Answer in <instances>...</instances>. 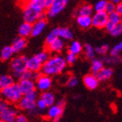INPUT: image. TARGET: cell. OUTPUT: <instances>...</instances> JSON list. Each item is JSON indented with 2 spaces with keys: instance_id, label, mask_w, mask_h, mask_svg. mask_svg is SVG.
Here are the masks:
<instances>
[{
  "instance_id": "obj_27",
  "label": "cell",
  "mask_w": 122,
  "mask_h": 122,
  "mask_svg": "<svg viewBox=\"0 0 122 122\" xmlns=\"http://www.w3.org/2000/svg\"><path fill=\"white\" fill-rule=\"evenodd\" d=\"M84 46L79 43V41H73L71 42V44L69 45L68 47V51L72 52L73 54H76V55H79L83 51Z\"/></svg>"
},
{
  "instance_id": "obj_34",
  "label": "cell",
  "mask_w": 122,
  "mask_h": 122,
  "mask_svg": "<svg viewBox=\"0 0 122 122\" xmlns=\"http://www.w3.org/2000/svg\"><path fill=\"white\" fill-rule=\"evenodd\" d=\"M110 34L114 37H118L122 34V24L121 23H118L114 26V27L112 29V31L110 32Z\"/></svg>"
},
{
  "instance_id": "obj_14",
  "label": "cell",
  "mask_w": 122,
  "mask_h": 122,
  "mask_svg": "<svg viewBox=\"0 0 122 122\" xmlns=\"http://www.w3.org/2000/svg\"><path fill=\"white\" fill-rule=\"evenodd\" d=\"M64 40L61 38H58V39H56L54 42H52L51 44H50L49 45L46 46V50L49 51L51 53H58L61 52L64 49Z\"/></svg>"
},
{
  "instance_id": "obj_36",
  "label": "cell",
  "mask_w": 122,
  "mask_h": 122,
  "mask_svg": "<svg viewBox=\"0 0 122 122\" xmlns=\"http://www.w3.org/2000/svg\"><path fill=\"white\" fill-rule=\"evenodd\" d=\"M78 83H79V80H78L77 78H76L75 76L72 75L67 79V82H66V86H67V87L73 88V87H75L78 85Z\"/></svg>"
},
{
  "instance_id": "obj_42",
  "label": "cell",
  "mask_w": 122,
  "mask_h": 122,
  "mask_svg": "<svg viewBox=\"0 0 122 122\" xmlns=\"http://www.w3.org/2000/svg\"><path fill=\"white\" fill-rule=\"evenodd\" d=\"M116 24H114V22H112V21H110V20H108V22H107V24H106L105 27H104V29H105L107 32H108V33H110L111 31H112V29L114 27V26H115Z\"/></svg>"
},
{
  "instance_id": "obj_1",
  "label": "cell",
  "mask_w": 122,
  "mask_h": 122,
  "mask_svg": "<svg viewBox=\"0 0 122 122\" xmlns=\"http://www.w3.org/2000/svg\"><path fill=\"white\" fill-rule=\"evenodd\" d=\"M66 58L61 55H55L51 56L43 64L41 73L50 76H56L61 74L67 67Z\"/></svg>"
},
{
  "instance_id": "obj_25",
  "label": "cell",
  "mask_w": 122,
  "mask_h": 122,
  "mask_svg": "<svg viewBox=\"0 0 122 122\" xmlns=\"http://www.w3.org/2000/svg\"><path fill=\"white\" fill-rule=\"evenodd\" d=\"M39 97H41L45 102H46L48 107H50V106L56 103L55 95H54L53 93H51V92H48V91H47V92H42V94H41V96Z\"/></svg>"
},
{
  "instance_id": "obj_8",
  "label": "cell",
  "mask_w": 122,
  "mask_h": 122,
  "mask_svg": "<svg viewBox=\"0 0 122 122\" xmlns=\"http://www.w3.org/2000/svg\"><path fill=\"white\" fill-rule=\"evenodd\" d=\"M63 109H64L63 107L58 105V104H56V103L48 107V109H47V111H46L47 119L53 120V121L59 120L63 114Z\"/></svg>"
},
{
  "instance_id": "obj_13",
  "label": "cell",
  "mask_w": 122,
  "mask_h": 122,
  "mask_svg": "<svg viewBox=\"0 0 122 122\" xmlns=\"http://www.w3.org/2000/svg\"><path fill=\"white\" fill-rule=\"evenodd\" d=\"M44 63L39 60V58L37 56L28 58L27 61V69L33 72H41L42 67Z\"/></svg>"
},
{
  "instance_id": "obj_49",
  "label": "cell",
  "mask_w": 122,
  "mask_h": 122,
  "mask_svg": "<svg viewBox=\"0 0 122 122\" xmlns=\"http://www.w3.org/2000/svg\"><path fill=\"white\" fill-rule=\"evenodd\" d=\"M120 23L122 24V16H121V18H120Z\"/></svg>"
},
{
  "instance_id": "obj_50",
  "label": "cell",
  "mask_w": 122,
  "mask_h": 122,
  "mask_svg": "<svg viewBox=\"0 0 122 122\" xmlns=\"http://www.w3.org/2000/svg\"><path fill=\"white\" fill-rule=\"evenodd\" d=\"M120 76H121V78H122V73H121V75H120Z\"/></svg>"
},
{
  "instance_id": "obj_9",
  "label": "cell",
  "mask_w": 122,
  "mask_h": 122,
  "mask_svg": "<svg viewBox=\"0 0 122 122\" xmlns=\"http://www.w3.org/2000/svg\"><path fill=\"white\" fill-rule=\"evenodd\" d=\"M17 114V110L10 105L6 108L0 110V120L2 122H14Z\"/></svg>"
},
{
  "instance_id": "obj_46",
  "label": "cell",
  "mask_w": 122,
  "mask_h": 122,
  "mask_svg": "<svg viewBox=\"0 0 122 122\" xmlns=\"http://www.w3.org/2000/svg\"><path fill=\"white\" fill-rule=\"evenodd\" d=\"M56 104H58V105L61 106V107H63V108H64V106H65V101H64L63 99L59 100V101L56 102Z\"/></svg>"
},
{
  "instance_id": "obj_20",
  "label": "cell",
  "mask_w": 122,
  "mask_h": 122,
  "mask_svg": "<svg viewBox=\"0 0 122 122\" xmlns=\"http://www.w3.org/2000/svg\"><path fill=\"white\" fill-rule=\"evenodd\" d=\"M15 54V51L13 50L12 45L4 46L1 51V60L4 61L11 60L13 58V56Z\"/></svg>"
},
{
  "instance_id": "obj_22",
  "label": "cell",
  "mask_w": 122,
  "mask_h": 122,
  "mask_svg": "<svg viewBox=\"0 0 122 122\" xmlns=\"http://www.w3.org/2000/svg\"><path fill=\"white\" fill-rule=\"evenodd\" d=\"M58 35L59 38L62 39L63 40H71L73 38V33L71 29L66 26L58 27Z\"/></svg>"
},
{
  "instance_id": "obj_43",
  "label": "cell",
  "mask_w": 122,
  "mask_h": 122,
  "mask_svg": "<svg viewBox=\"0 0 122 122\" xmlns=\"http://www.w3.org/2000/svg\"><path fill=\"white\" fill-rule=\"evenodd\" d=\"M15 121H17V122H26L27 121V118H26L25 115H23V114H17L16 119H15Z\"/></svg>"
},
{
  "instance_id": "obj_44",
  "label": "cell",
  "mask_w": 122,
  "mask_h": 122,
  "mask_svg": "<svg viewBox=\"0 0 122 122\" xmlns=\"http://www.w3.org/2000/svg\"><path fill=\"white\" fill-rule=\"evenodd\" d=\"M55 0H44V3H45V5L46 7V10L47 9H49L50 7L52 5V4L54 3Z\"/></svg>"
},
{
  "instance_id": "obj_10",
  "label": "cell",
  "mask_w": 122,
  "mask_h": 122,
  "mask_svg": "<svg viewBox=\"0 0 122 122\" xmlns=\"http://www.w3.org/2000/svg\"><path fill=\"white\" fill-rule=\"evenodd\" d=\"M20 89L23 95H26L28 92H33L36 89V84L33 79H20L18 82Z\"/></svg>"
},
{
  "instance_id": "obj_45",
  "label": "cell",
  "mask_w": 122,
  "mask_h": 122,
  "mask_svg": "<svg viewBox=\"0 0 122 122\" xmlns=\"http://www.w3.org/2000/svg\"><path fill=\"white\" fill-rule=\"evenodd\" d=\"M115 11H117V12H118L119 14L122 16V2L116 5V10Z\"/></svg>"
},
{
  "instance_id": "obj_47",
  "label": "cell",
  "mask_w": 122,
  "mask_h": 122,
  "mask_svg": "<svg viewBox=\"0 0 122 122\" xmlns=\"http://www.w3.org/2000/svg\"><path fill=\"white\" fill-rule=\"evenodd\" d=\"M111 1H112L114 4H115L116 5H117L118 4H120V3L122 2V0H111Z\"/></svg>"
},
{
  "instance_id": "obj_3",
  "label": "cell",
  "mask_w": 122,
  "mask_h": 122,
  "mask_svg": "<svg viewBox=\"0 0 122 122\" xmlns=\"http://www.w3.org/2000/svg\"><path fill=\"white\" fill-rule=\"evenodd\" d=\"M1 95H2L3 99L6 100L10 104H17L24 96L20 91L19 84L15 82L11 86L1 89Z\"/></svg>"
},
{
  "instance_id": "obj_23",
  "label": "cell",
  "mask_w": 122,
  "mask_h": 122,
  "mask_svg": "<svg viewBox=\"0 0 122 122\" xmlns=\"http://www.w3.org/2000/svg\"><path fill=\"white\" fill-rule=\"evenodd\" d=\"M102 60H103L104 63H107L108 65L109 66H114V65H118L120 63L122 62V57L120 55L118 56H104L102 57Z\"/></svg>"
},
{
  "instance_id": "obj_35",
  "label": "cell",
  "mask_w": 122,
  "mask_h": 122,
  "mask_svg": "<svg viewBox=\"0 0 122 122\" xmlns=\"http://www.w3.org/2000/svg\"><path fill=\"white\" fill-rule=\"evenodd\" d=\"M36 56L39 57V60H40L43 63H45V61L51 57V56H50V51H47V50L46 51H41V52L38 53Z\"/></svg>"
},
{
  "instance_id": "obj_2",
  "label": "cell",
  "mask_w": 122,
  "mask_h": 122,
  "mask_svg": "<svg viewBox=\"0 0 122 122\" xmlns=\"http://www.w3.org/2000/svg\"><path fill=\"white\" fill-rule=\"evenodd\" d=\"M46 10L44 0L42 1H26L23 7V20L26 22L33 23L39 20L40 14Z\"/></svg>"
},
{
  "instance_id": "obj_48",
  "label": "cell",
  "mask_w": 122,
  "mask_h": 122,
  "mask_svg": "<svg viewBox=\"0 0 122 122\" xmlns=\"http://www.w3.org/2000/svg\"><path fill=\"white\" fill-rule=\"evenodd\" d=\"M26 1H33V2H35V1H42V0H26Z\"/></svg>"
},
{
  "instance_id": "obj_16",
  "label": "cell",
  "mask_w": 122,
  "mask_h": 122,
  "mask_svg": "<svg viewBox=\"0 0 122 122\" xmlns=\"http://www.w3.org/2000/svg\"><path fill=\"white\" fill-rule=\"evenodd\" d=\"M47 26L46 20H38L33 24V32H32V36L38 37L43 33Z\"/></svg>"
},
{
  "instance_id": "obj_40",
  "label": "cell",
  "mask_w": 122,
  "mask_h": 122,
  "mask_svg": "<svg viewBox=\"0 0 122 122\" xmlns=\"http://www.w3.org/2000/svg\"><path fill=\"white\" fill-rule=\"evenodd\" d=\"M116 10V4H114L112 1H109L108 2V4H107V7H106V12L108 14H110V13L114 12Z\"/></svg>"
},
{
  "instance_id": "obj_17",
  "label": "cell",
  "mask_w": 122,
  "mask_h": 122,
  "mask_svg": "<svg viewBox=\"0 0 122 122\" xmlns=\"http://www.w3.org/2000/svg\"><path fill=\"white\" fill-rule=\"evenodd\" d=\"M32 32H33V24H31V23L24 21L19 26V36H21L23 38H28V37L32 36Z\"/></svg>"
},
{
  "instance_id": "obj_11",
  "label": "cell",
  "mask_w": 122,
  "mask_h": 122,
  "mask_svg": "<svg viewBox=\"0 0 122 122\" xmlns=\"http://www.w3.org/2000/svg\"><path fill=\"white\" fill-rule=\"evenodd\" d=\"M17 107L21 110H25V111L30 112V111H32V110L36 108V107H37L36 101L31 100L26 97L23 96L22 98H21L18 102V103H17Z\"/></svg>"
},
{
  "instance_id": "obj_12",
  "label": "cell",
  "mask_w": 122,
  "mask_h": 122,
  "mask_svg": "<svg viewBox=\"0 0 122 122\" xmlns=\"http://www.w3.org/2000/svg\"><path fill=\"white\" fill-rule=\"evenodd\" d=\"M83 82L85 86L89 90L97 89L99 85V79H97L96 74L92 73L91 74H87L85 76L83 79Z\"/></svg>"
},
{
  "instance_id": "obj_5",
  "label": "cell",
  "mask_w": 122,
  "mask_h": 122,
  "mask_svg": "<svg viewBox=\"0 0 122 122\" xmlns=\"http://www.w3.org/2000/svg\"><path fill=\"white\" fill-rule=\"evenodd\" d=\"M68 1L69 0H55L52 5L46 10L47 16L49 18L56 16L57 15H59L65 9L67 4H68Z\"/></svg>"
},
{
  "instance_id": "obj_38",
  "label": "cell",
  "mask_w": 122,
  "mask_h": 122,
  "mask_svg": "<svg viewBox=\"0 0 122 122\" xmlns=\"http://www.w3.org/2000/svg\"><path fill=\"white\" fill-rule=\"evenodd\" d=\"M36 105H37V108H38L40 112H42V111H45V110L48 108V106H47L46 102H45L41 97H39V99L36 101Z\"/></svg>"
},
{
  "instance_id": "obj_24",
  "label": "cell",
  "mask_w": 122,
  "mask_h": 122,
  "mask_svg": "<svg viewBox=\"0 0 122 122\" xmlns=\"http://www.w3.org/2000/svg\"><path fill=\"white\" fill-rule=\"evenodd\" d=\"M15 83V78L13 75L9 74H3L0 77V88L3 89L4 87H7L9 86H11Z\"/></svg>"
},
{
  "instance_id": "obj_28",
  "label": "cell",
  "mask_w": 122,
  "mask_h": 122,
  "mask_svg": "<svg viewBox=\"0 0 122 122\" xmlns=\"http://www.w3.org/2000/svg\"><path fill=\"white\" fill-rule=\"evenodd\" d=\"M84 54H85V56L87 58V59L92 60L95 58V55H96V49H94L93 47L92 46L89 44H86L84 45Z\"/></svg>"
},
{
  "instance_id": "obj_41",
  "label": "cell",
  "mask_w": 122,
  "mask_h": 122,
  "mask_svg": "<svg viewBox=\"0 0 122 122\" xmlns=\"http://www.w3.org/2000/svg\"><path fill=\"white\" fill-rule=\"evenodd\" d=\"M25 97H26L27 98H29V99L31 100H33V101H37V100L39 99V97H38V92H37L36 90H34V91H33V92H28L27 94H26V95H24Z\"/></svg>"
},
{
  "instance_id": "obj_29",
  "label": "cell",
  "mask_w": 122,
  "mask_h": 122,
  "mask_svg": "<svg viewBox=\"0 0 122 122\" xmlns=\"http://www.w3.org/2000/svg\"><path fill=\"white\" fill-rule=\"evenodd\" d=\"M58 38H59V35H58V27H56V28H54L53 30H51L46 36V38H45V46L49 45L50 44L54 42Z\"/></svg>"
},
{
  "instance_id": "obj_26",
  "label": "cell",
  "mask_w": 122,
  "mask_h": 122,
  "mask_svg": "<svg viewBox=\"0 0 122 122\" xmlns=\"http://www.w3.org/2000/svg\"><path fill=\"white\" fill-rule=\"evenodd\" d=\"M94 8L88 4H84L78 9L77 15H92Z\"/></svg>"
},
{
  "instance_id": "obj_31",
  "label": "cell",
  "mask_w": 122,
  "mask_h": 122,
  "mask_svg": "<svg viewBox=\"0 0 122 122\" xmlns=\"http://www.w3.org/2000/svg\"><path fill=\"white\" fill-rule=\"evenodd\" d=\"M108 51H109V46L108 45H106V44H103V45L97 46L96 48L97 54H98L99 56H102L107 55Z\"/></svg>"
},
{
  "instance_id": "obj_7",
  "label": "cell",
  "mask_w": 122,
  "mask_h": 122,
  "mask_svg": "<svg viewBox=\"0 0 122 122\" xmlns=\"http://www.w3.org/2000/svg\"><path fill=\"white\" fill-rule=\"evenodd\" d=\"M92 26L98 29H102L105 27L108 20V14L106 11L95 12L92 15Z\"/></svg>"
},
{
  "instance_id": "obj_6",
  "label": "cell",
  "mask_w": 122,
  "mask_h": 122,
  "mask_svg": "<svg viewBox=\"0 0 122 122\" xmlns=\"http://www.w3.org/2000/svg\"><path fill=\"white\" fill-rule=\"evenodd\" d=\"M35 84H36V89L38 91L41 92H47L51 89V86H52L51 76L41 73L39 77L35 80Z\"/></svg>"
},
{
  "instance_id": "obj_21",
  "label": "cell",
  "mask_w": 122,
  "mask_h": 122,
  "mask_svg": "<svg viewBox=\"0 0 122 122\" xmlns=\"http://www.w3.org/2000/svg\"><path fill=\"white\" fill-rule=\"evenodd\" d=\"M104 67V61L103 60L97 59V58H94L92 60L91 63V71L94 74H97L99 71L102 69Z\"/></svg>"
},
{
  "instance_id": "obj_19",
  "label": "cell",
  "mask_w": 122,
  "mask_h": 122,
  "mask_svg": "<svg viewBox=\"0 0 122 122\" xmlns=\"http://www.w3.org/2000/svg\"><path fill=\"white\" fill-rule=\"evenodd\" d=\"M76 21L78 25L84 29L89 28L92 26V15H77Z\"/></svg>"
},
{
  "instance_id": "obj_18",
  "label": "cell",
  "mask_w": 122,
  "mask_h": 122,
  "mask_svg": "<svg viewBox=\"0 0 122 122\" xmlns=\"http://www.w3.org/2000/svg\"><path fill=\"white\" fill-rule=\"evenodd\" d=\"M114 74V70L109 67H104L101 71H99L96 75L97 79H99V81H107Z\"/></svg>"
},
{
  "instance_id": "obj_37",
  "label": "cell",
  "mask_w": 122,
  "mask_h": 122,
  "mask_svg": "<svg viewBox=\"0 0 122 122\" xmlns=\"http://www.w3.org/2000/svg\"><path fill=\"white\" fill-rule=\"evenodd\" d=\"M77 56L78 55H76V54H73V53L68 51V53H67L65 57L67 64H68V65H73V63L76 61V60H77Z\"/></svg>"
},
{
  "instance_id": "obj_32",
  "label": "cell",
  "mask_w": 122,
  "mask_h": 122,
  "mask_svg": "<svg viewBox=\"0 0 122 122\" xmlns=\"http://www.w3.org/2000/svg\"><path fill=\"white\" fill-rule=\"evenodd\" d=\"M120 18H121V15L119 14L117 11H114L108 14V20L114 22V24H118L120 22Z\"/></svg>"
},
{
  "instance_id": "obj_30",
  "label": "cell",
  "mask_w": 122,
  "mask_h": 122,
  "mask_svg": "<svg viewBox=\"0 0 122 122\" xmlns=\"http://www.w3.org/2000/svg\"><path fill=\"white\" fill-rule=\"evenodd\" d=\"M108 4V1L107 0H99L96 3V4L94 5V10L95 12H99V11H105L106 7Z\"/></svg>"
},
{
  "instance_id": "obj_33",
  "label": "cell",
  "mask_w": 122,
  "mask_h": 122,
  "mask_svg": "<svg viewBox=\"0 0 122 122\" xmlns=\"http://www.w3.org/2000/svg\"><path fill=\"white\" fill-rule=\"evenodd\" d=\"M121 51H122V41H120V43L117 44L116 45H114L112 49L110 50L109 54L111 56H118L120 55Z\"/></svg>"
},
{
  "instance_id": "obj_15",
  "label": "cell",
  "mask_w": 122,
  "mask_h": 122,
  "mask_svg": "<svg viewBox=\"0 0 122 122\" xmlns=\"http://www.w3.org/2000/svg\"><path fill=\"white\" fill-rule=\"evenodd\" d=\"M11 45H12L15 53L20 52V51H22L26 47V45H27L26 38H23V37H21V36H17L16 38L14 39Z\"/></svg>"
},
{
  "instance_id": "obj_39",
  "label": "cell",
  "mask_w": 122,
  "mask_h": 122,
  "mask_svg": "<svg viewBox=\"0 0 122 122\" xmlns=\"http://www.w3.org/2000/svg\"><path fill=\"white\" fill-rule=\"evenodd\" d=\"M33 71H31L29 69H26L25 71H23L22 73H20V79H33Z\"/></svg>"
},
{
  "instance_id": "obj_4",
  "label": "cell",
  "mask_w": 122,
  "mask_h": 122,
  "mask_svg": "<svg viewBox=\"0 0 122 122\" xmlns=\"http://www.w3.org/2000/svg\"><path fill=\"white\" fill-rule=\"evenodd\" d=\"M27 61H28V58L23 55L13 57L11 59L10 67L13 71L12 75L14 76L15 79H20V73L26 69H27Z\"/></svg>"
}]
</instances>
